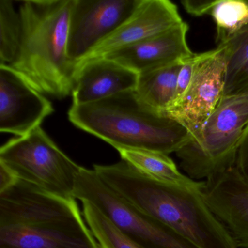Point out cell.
Returning a JSON list of instances; mask_svg holds the SVG:
<instances>
[{"label": "cell", "mask_w": 248, "mask_h": 248, "mask_svg": "<svg viewBox=\"0 0 248 248\" xmlns=\"http://www.w3.org/2000/svg\"><path fill=\"white\" fill-rule=\"evenodd\" d=\"M54 111L51 103L8 64H0V131L24 136Z\"/></svg>", "instance_id": "10"}, {"label": "cell", "mask_w": 248, "mask_h": 248, "mask_svg": "<svg viewBox=\"0 0 248 248\" xmlns=\"http://www.w3.org/2000/svg\"><path fill=\"white\" fill-rule=\"evenodd\" d=\"M140 1L72 0L67 55L75 67L132 15Z\"/></svg>", "instance_id": "9"}, {"label": "cell", "mask_w": 248, "mask_h": 248, "mask_svg": "<svg viewBox=\"0 0 248 248\" xmlns=\"http://www.w3.org/2000/svg\"><path fill=\"white\" fill-rule=\"evenodd\" d=\"M22 23L9 0H0V64L11 65L19 50Z\"/></svg>", "instance_id": "20"}, {"label": "cell", "mask_w": 248, "mask_h": 248, "mask_svg": "<svg viewBox=\"0 0 248 248\" xmlns=\"http://www.w3.org/2000/svg\"><path fill=\"white\" fill-rule=\"evenodd\" d=\"M72 0H28L20 7L22 36L11 66L42 94L62 99L73 90L75 65L68 58Z\"/></svg>", "instance_id": "3"}, {"label": "cell", "mask_w": 248, "mask_h": 248, "mask_svg": "<svg viewBox=\"0 0 248 248\" xmlns=\"http://www.w3.org/2000/svg\"><path fill=\"white\" fill-rule=\"evenodd\" d=\"M183 62L139 75L135 89L139 99L153 111L165 114L175 99Z\"/></svg>", "instance_id": "16"}, {"label": "cell", "mask_w": 248, "mask_h": 248, "mask_svg": "<svg viewBox=\"0 0 248 248\" xmlns=\"http://www.w3.org/2000/svg\"><path fill=\"white\" fill-rule=\"evenodd\" d=\"M138 79V74L111 59L102 57L88 61L76 66L72 105L91 104L134 91Z\"/></svg>", "instance_id": "14"}, {"label": "cell", "mask_w": 248, "mask_h": 248, "mask_svg": "<svg viewBox=\"0 0 248 248\" xmlns=\"http://www.w3.org/2000/svg\"><path fill=\"white\" fill-rule=\"evenodd\" d=\"M182 22L178 8L170 1L140 0L132 15L112 34L95 46L76 66L162 34Z\"/></svg>", "instance_id": "11"}, {"label": "cell", "mask_w": 248, "mask_h": 248, "mask_svg": "<svg viewBox=\"0 0 248 248\" xmlns=\"http://www.w3.org/2000/svg\"><path fill=\"white\" fill-rule=\"evenodd\" d=\"M83 216L101 248H145L122 232L99 209L83 202Z\"/></svg>", "instance_id": "19"}, {"label": "cell", "mask_w": 248, "mask_h": 248, "mask_svg": "<svg viewBox=\"0 0 248 248\" xmlns=\"http://www.w3.org/2000/svg\"><path fill=\"white\" fill-rule=\"evenodd\" d=\"M199 54L194 53L192 56L183 62L179 74H178L176 93H175V97L173 102L178 100L184 93L186 90L189 85L191 79H192L193 75H194L196 63L198 61Z\"/></svg>", "instance_id": "21"}, {"label": "cell", "mask_w": 248, "mask_h": 248, "mask_svg": "<svg viewBox=\"0 0 248 248\" xmlns=\"http://www.w3.org/2000/svg\"><path fill=\"white\" fill-rule=\"evenodd\" d=\"M248 127V91L225 95L206 122L200 136L176 152L180 165L194 181L234 167L236 152Z\"/></svg>", "instance_id": "5"}, {"label": "cell", "mask_w": 248, "mask_h": 248, "mask_svg": "<svg viewBox=\"0 0 248 248\" xmlns=\"http://www.w3.org/2000/svg\"><path fill=\"white\" fill-rule=\"evenodd\" d=\"M0 248H101L76 199L17 178L0 191Z\"/></svg>", "instance_id": "2"}, {"label": "cell", "mask_w": 248, "mask_h": 248, "mask_svg": "<svg viewBox=\"0 0 248 248\" xmlns=\"http://www.w3.org/2000/svg\"><path fill=\"white\" fill-rule=\"evenodd\" d=\"M226 62L222 47L199 54L192 79L184 93L165 115L184 127L191 139H198L203 127L224 96Z\"/></svg>", "instance_id": "8"}, {"label": "cell", "mask_w": 248, "mask_h": 248, "mask_svg": "<svg viewBox=\"0 0 248 248\" xmlns=\"http://www.w3.org/2000/svg\"><path fill=\"white\" fill-rule=\"evenodd\" d=\"M102 181L119 195L162 222L200 248H238L229 230L215 216L195 186L152 179L124 160L94 165Z\"/></svg>", "instance_id": "1"}, {"label": "cell", "mask_w": 248, "mask_h": 248, "mask_svg": "<svg viewBox=\"0 0 248 248\" xmlns=\"http://www.w3.org/2000/svg\"><path fill=\"white\" fill-rule=\"evenodd\" d=\"M218 46L226 62L224 96L248 91V25Z\"/></svg>", "instance_id": "18"}, {"label": "cell", "mask_w": 248, "mask_h": 248, "mask_svg": "<svg viewBox=\"0 0 248 248\" xmlns=\"http://www.w3.org/2000/svg\"><path fill=\"white\" fill-rule=\"evenodd\" d=\"M75 199L99 209L122 232L145 248H200L119 195L93 169L82 167Z\"/></svg>", "instance_id": "7"}, {"label": "cell", "mask_w": 248, "mask_h": 248, "mask_svg": "<svg viewBox=\"0 0 248 248\" xmlns=\"http://www.w3.org/2000/svg\"><path fill=\"white\" fill-rule=\"evenodd\" d=\"M122 160L136 168L143 175L161 182L195 186L200 181H194L181 173L169 156L165 154L144 150L119 149Z\"/></svg>", "instance_id": "17"}, {"label": "cell", "mask_w": 248, "mask_h": 248, "mask_svg": "<svg viewBox=\"0 0 248 248\" xmlns=\"http://www.w3.org/2000/svg\"><path fill=\"white\" fill-rule=\"evenodd\" d=\"M191 11L194 16L213 17L217 46L248 25V0H195L191 4Z\"/></svg>", "instance_id": "15"}, {"label": "cell", "mask_w": 248, "mask_h": 248, "mask_svg": "<svg viewBox=\"0 0 248 248\" xmlns=\"http://www.w3.org/2000/svg\"><path fill=\"white\" fill-rule=\"evenodd\" d=\"M0 165L16 178L50 194L75 199L82 167L63 153L41 127L8 140L0 149Z\"/></svg>", "instance_id": "6"}, {"label": "cell", "mask_w": 248, "mask_h": 248, "mask_svg": "<svg viewBox=\"0 0 248 248\" xmlns=\"http://www.w3.org/2000/svg\"><path fill=\"white\" fill-rule=\"evenodd\" d=\"M188 30L183 21L162 34L122 47L104 57L139 75L183 62L194 54L186 43Z\"/></svg>", "instance_id": "13"}, {"label": "cell", "mask_w": 248, "mask_h": 248, "mask_svg": "<svg viewBox=\"0 0 248 248\" xmlns=\"http://www.w3.org/2000/svg\"><path fill=\"white\" fill-rule=\"evenodd\" d=\"M69 119L78 128L119 149L144 150L169 155L191 139L175 120L145 106L134 91L96 102L72 105Z\"/></svg>", "instance_id": "4"}, {"label": "cell", "mask_w": 248, "mask_h": 248, "mask_svg": "<svg viewBox=\"0 0 248 248\" xmlns=\"http://www.w3.org/2000/svg\"><path fill=\"white\" fill-rule=\"evenodd\" d=\"M237 172L248 184V127L239 143L234 165Z\"/></svg>", "instance_id": "22"}, {"label": "cell", "mask_w": 248, "mask_h": 248, "mask_svg": "<svg viewBox=\"0 0 248 248\" xmlns=\"http://www.w3.org/2000/svg\"><path fill=\"white\" fill-rule=\"evenodd\" d=\"M202 194L237 248H248V184L235 167L206 179Z\"/></svg>", "instance_id": "12"}]
</instances>
